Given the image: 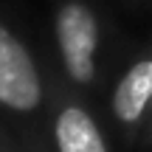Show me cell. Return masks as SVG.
Here are the masks:
<instances>
[{"label": "cell", "mask_w": 152, "mask_h": 152, "mask_svg": "<svg viewBox=\"0 0 152 152\" xmlns=\"http://www.w3.org/2000/svg\"><path fill=\"white\" fill-rule=\"evenodd\" d=\"M56 152H107L96 118L76 102H62L54 115Z\"/></svg>", "instance_id": "cell-4"}, {"label": "cell", "mask_w": 152, "mask_h": 152, "mask_svg": "<svg viewBox=\"0 0 152 152\" xmlns=\"http://www.w3.org/2000/svg\"><path fill=\"white\" fill-rule=\"evenodd\" d=\"M42 76L23 39L0 23V110L11 115H31L39 110Z\"/></svg>", "instance_id": "cell-1"}, {"label": "cell", "mask_w": 152, "mask_h": 152, "mask_svg": "<svg viewBox=\"0 0 152 152\" xmlns=\"http://www.w3.org/2000/svg\"><path fill=\"white\" fill-rule=\"evenodd\" d=\"M152 107V56H144L130 65L115 85L113 93V115L121 127H138L144 113Z\"/></svg>", "instance_id": "cell-3"}, {"label": "cell", "mask_w": 152, "mask_h": 152, "mask_svg": "<svg viewBox=\"0 0 152 152\" xmlns=\"http://www.w3.org/2000/svg\"><path fill=\"white\" fill-rule=\"evenodd\" d=\"M56 48L65 65V73L76 85H90L96 79L99 54V23L90 6L79 0H65L56 9Z\"/></svg>", "instance_id": "cell-2"}]
</instances>
